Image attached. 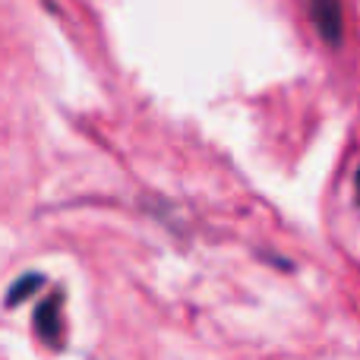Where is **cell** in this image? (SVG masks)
Returning <instances> with one entry per match:
<instances>
[{
	"label": "cell",
	"mask_w": 360,
	"mask_h": 360,
	"mask_svg": "<svg viewBox=\"0 0 360 360\" xmlns=\"http://www.w3.org/2000/svg\"><path fill=\"white\" fill-rule=\"evenodd\" d=\"M357 199H360V171H357Z\"/></svg>",
	"instance_id": "obj_3"
},
{
	"label": "cell",
	"mask_w": 360,
	"mask_h": 360,
	"mask_svg": "<svg viewBox=\"0 0 360 360\" xmlns=\"http://www.w3.org/2000/svg\"><path fill=\"white\" fill-rule=\"evenodd\" d=\"M307 4H310V16L316 22L319 35L329 44H342V29H345L342 0H307Z\"/></svg>",
	"instance_id": "obj_1"
},
{
	"label": "cell",
	"mask_w": 360,
	"mask_h": 360,
	"mask_svg": "<svg viewBox=\"0 0 360 360\" xmlns=\"http://www.w3.org/2000/svg\"><path fill=\"white\" fill-rule=\"evenodd\" d=\"M35 329L44 345L57 348L60 345V294H51L35 313Z\"/></svg>",
	"instance_id": "obj_2"
}]
</instances>
